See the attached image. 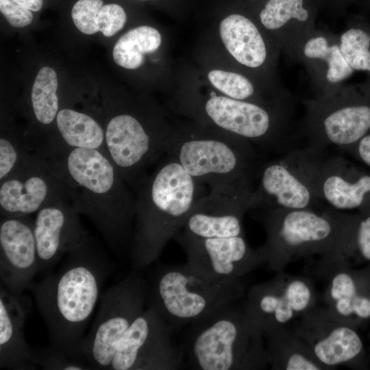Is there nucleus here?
I'll list each match as a JSON object with an SVG mask.
<instances>
[{"mask_svg": "<svg viewBox=\"0 0 370 370\" xmlns=\"http://www.w3.org/2000/svg\"><path fill=\"white\" fill-rule=\"evenodd\" d=\"M112 269L106 254L89 241L67 254L58 271L28 287L47 325L50 345L73 360L87 364L81 352L85 330Z\"/></svg>", "mask_w": 370, "mask_h": 370, "instance_id": "f257e3e1", "label": "nucleus"}, {"mask_svg": "<svg viewBox=\"0 0 370 370\" xmlns=\"http://www.w3.org/2000/svg\"><path fill=\"white\" fill-rule=\"evenodd\" d=\"M44 158L71 193L73 207L89 218L111 249H131L136 198L108 155L73 148Z\"/></svg>", "mask_w": 370, "mask_h": 370, "instance_id": "f03ea898", "label": "nucleus"}, {"mask_svg": "<svg viewBox=\"0 0 370 370\" xmlns=\"http://www.w3.org/2000/svg\"><path fill=\"white\" fill-rule=\"evenodd\" d=\"M136 193L130 254L132 269L139 271L158 259L206 193L204 185L169 154L161 158Z\"/></svg>", "mask_w": 370, "mask_h": 370, "instance_id": "7ed1b4c3", "label": "nucleus"}, {"mask_svg": "<svg viewBox=\"0 0 370 370\" xmlns=\"http://www.w3.org/2000/svg\"><path fill=\"white\" fill-rule=\"evenodd\" d=\"M166 154L175 157L198 183L248 202L261 160L247 141L223 131L171 132Z\"/></svg>", "mask_w": 370, "mask_h": 370, "instance_id": "20e7f679", "label": "nucleus"}, {"mask_svg": "<svg viewBox=\"0 0 370 370\" xmlns=\"http://www.w3.org/2000/svg\"><path fill=\"white\" fill-rule=\"evenodd\" d=\"M234 303L190 324L181 348L191 369L249 370L269 364L263 332Z\"/></svg>", "mask_w": 370, "mask_h": 370, "instance_id": "39448f33", "label": "nucleus"}, {"mask_svg": "<svg viewBox=\"0 0 370 370\" xmlns=\"http://www.w3.org/2000/svg\"><path fill=\"white\" fill-rule=\"evenodd\" d=\"M238 280H210L186 263L162 265L147 285L146 302L173 328L190 324L244 294Z\"/></svg>", "mask_w": 370, "mask_h": 370, "instance_id": "423d86ee", "label": "nucleus"}, {"mask_svg": "<svg viewBox=\"0 0 370 370\" xmlns=\"http://www.w3.org/2000/svg\"><path fill=\"white\" fill-rule=\"evenodd\" d=\"M318 209L262 210L267 239L258 249L272 269L298 258L336 252L345 215L328 208Z\"/></svg>", "mask_w": 370, "mask_h": 370, "instance_id": "0eeeda50", "label": "nucleus"}, {"mask_svg": "<svg viewBox=\"0 0 370 370\" xmlns=\"http://www.w3.org/2000/svg\"><path fill=\"white\" fill-rule=\"evenodd\" d=\"M206 119L217 130L251 144L260 153L288 152L295 136L293 100L258 103L217 96L204 106Z\"/></svg>", "mask_w": 370, "mask_h": 370, "instance_id": "6e6552de", "label": "nucleus"}, {"mask_svg": "<svg viewBox=\"0 0 370 370\" xmlns=\"http://www.w3.org/2000/svg\"><path fill=\"white\" fill-rule=\"evenodd\" d=\"M303 103L306 113L301 130L312 150L347 148L370 131V77L362 83L343 84L329 95Z\"/></svg>", "mask_w": 370, "mask_h": 370, "instance_id": "1a4fd4ad", "label": "nucleus"}, {"mask_svg": "<svg viewBox=\"0 0 370 370\" xmlns=\"http://www.w3.org/2000/svg\"><path fill=\"white\" fill-rule=\"evenodd\" d=\"M147 294L146 280L134 269L101 294L97 317L81 345L92 369H110L119 342L144 310Z\"/></svg>", "mask_w": 370, "mask_h": 370, "instance_id": "9d476101", "label": "nucleus"}, {"mask_svg": "<svg viewBox=\"0 0 370 370\" xmlns=\"http://www.w3.org/2000/svg\"><path fill=\"white\" fill-rule=\"evenodd\" d=\"M173 328L151 307L134 321L117 345L110 370H176L183 366Z\"/></svg>", "mask_w": 370, "mask_h": 370, "instance_id": "9b49d317", "label": "nucleus"}, {"mask_svg": "<svg viewBox=\"0 0 370 370\" xmlns=\"http://www.w3.org/2000/svg\"><path fill=\"white\" fill-rule=\"evenodd\" d=\"M71 199L66 186L47 160L35 151L0 182L1 217L29 216L56 201Z\"/></svg>", "mask_w": 370, "mask_h": 370, "instance_id": "f8f14e48", "label": "nucleus"}, {"mask_svg": "<svg viewBox=\"0 0 370 370\" xmlns=\"http://www.w3.org/2000/svg\"><path fill=\"white\" fill-rule=\"evenodd\" d=\"M320 202L310 185L300 150L262 161L258 171L253 208L315 209Z\"/></svg>", "mask_w": 370, "mask_h": 370, "instance_id": "ddd939ff", "label": "nucleus"}, {"mask_svg": "<svg viewBox=\"0 0 370 370\" xmlns=\"http://www.w3.org/2000/svg\"><path fill=\"white\" fill-rule=\"evenodd\" d=\"M173 238L185 251L186 264L210 280L241 279L264 262L259 249H252L244 235L201 238L179 232Z\"/></svg>", "mask_w": 370, "mask_h": 370, "instance_id": "4468645a", "label": "nucleus"}, {"mask_svg": "<svg viewBox=\"0 0 370 370\" xmlns=\"http://www.w3.org/2000/svg\"><path fill=\"white\" fill-rule=\"evenodd\" d=\"M314 299L308 280L279 274L249 290L245 309L265 336L284 329L292 319L308 312Z\"/></svg>", "mask_w": 370, "mask_h": 370, "instance_id": "2eb2a0df", "label": "nucleus"}, {"mask_svg": "<svg viewBox=\"0 0 370 370\" xmlns=\"http://www.w3.org/2000/svg\"><path fill=\"white\" fill-rule=\"evenodd\" d=\"M34 220L29 216L1 217L0 278L12 295L23 297L38 272Z\"/></svg>", "mask_w": 370, "mask_h": 370, "instance_id": "dca6fc26", "label": "nucleus"}, {"mask_svg": "<svg viewBox=\"0 0 370 370\" xmlns=\"http://www.w3.org/2000/svg\"><path fill=\"white\" fill-rule=\"evenodd\" d=\"M38 272L47 271L64 254L89 241L71 201L60 200L36 212L34 227Z\"/></svg>", "mask_w": 370, "mask_h": 370, "instance_id": "f3484780", "label": "nucleus"}, {"mask_svg": "<svg viewBox=\"0 0 370 370\" xmlns=\"http://www.w3.org/2000/svg\"><path fill=\"white\" fill-rule=\"evenodd\" d=\"M256 24L240 14H232L219 25L220 36L227 51L241 66L265 71L277 84L282 85L276 73L280 50Z\"/></svg>", "mask_w": 370, "mask_h": 370, "instance_id": "a211bd4d", "label": "nucleus"}, {"mask_svg": "<svg viewBox=\"0 0 370 370\" xmlns=\"http://www.w3.org/2000/svg\"><path fill=\"white\" fill-rule=\"evenodd\" d=\"M298 63L307 72L314 97L334 92L354 72L341 52L338 34L329 29L316 28L303 44Z\"/></svg>", "mask_w": 370, "mask_h": 370, "instance_id": "6ab92c4d", "label": "nucleus"}, {"mask_svg": "<svg viewBox=\"0 0 370 370\" xmlns=\"http://www.w3.org/2000/svg\"><path fill=\"white\" fill-rule=\"evenodd\" d=\"M325 312L324 321L321 315H312L309 311L305 313L307 319L297 334L323 369L352 361L363 348L354 330L329 311Z\"/></svg>", "mask_w": 370, "mask_h": 370, "instance_id": "aec40b11", "label": "nucleus"}, {"mask_svg": "<svg viewBox=\"0 0 370 370\" xmlns=\"http://www.w3.org/2000/svg\"><path fill=\"white\" fill-rule=\"evenodd\" d=\"M306 3L267 0L258 15L264 31L293 62H298L303 44L316 29L314 12Z\"/></svg>", "mask_w": 370, "mask_h": 370, "instance_id": "412c9836", "label": "nucleus"}, {"mask_svg": "<svg viewBox=\"0 0 370 370\" xmlns=\"http://www.w3.org/2000/svg\"><path fill=\"white\" fill-rule=\"evenodd\" d=\"M250 209L249 203L240 198L210 190L197 201L179 232L201 238L244 235L243 218Z\"/></svg>", "mask_w": 370, "mask_h": 370, "instance_id": "4be33fe9", "label": "nucleus"}, {"mask_svg": "<svg viewBox=\"0 0 370 370\" xmlns=\"http://www.w3.org/2000/svg\"><path fill=\"white\" fill-rule=\"evenodd\" d=\"M26 306L23 297L0 286V368L32 370L33 349L25 338Z\"/></svg>", "mask_w": 370, "mask_h": 370, "instance_id": "5701e85b", "label": "nucleus"}, {"mask_svg": "<svg viewBox=\"0 0 370 370\" xmlns=\"http://www.w3.org/2000/svg\"><path fill=\"white\" fill-rule=\"evenodd\" d=\"M56 134L35 151L43 158L73 148L97 149L107 153L103 127L89 114L71 108L59 110Z\"/></svg>", "mask_w": 370, "mask_h": 370, "instance_id": "b1692460", "label": "nucleus"}, {"mask_svg": "<svg viewBox=\"0 0 370 370\" xmlns=\"http://www.w3.org/2000/svg\"><path fill=\"white\" fill-rule=\"evenodd\" d=\"M329 256L334 262L330 267L325 292L329 312L343 321L352 317L370 318V298L359 292L356 280L340 267L338 259Z\"/></svg>", "mask_w": 370, "mask_h": 370, "instance_id": "393cba45", "label": "nucleus"}, {"mask_svg": "<svg viewBox=\"0 0 370 370\" xmlns=\"http://www.w3.org/2000/svg\"><path fill=\"white\" fill-rule=\"evenodd\" d=\"M162 38L158 30L139 26L123 34L116 42L112 56L115 63L127 69H136L144 61V56L156 51Z\"/></svg>", "mask_w": 370, "mask_h": 370, "instance_id": "a878e982", "label": "nucleus"}, {"mask_svg": "<svg viewBox=\"0 0 370 370\" xmlns=\"http://www.w3.org/2000/svg\"><path fill=\"white\" fill-rule=\"evenodd\" d=\"M341 52L351 68L370 77V23L362 17L350 20L338 34Z\"/></svg>", "mask_w": 370, "mask_h": 370, "instance_id": "bb28decb", "label": "nucleus"}, {"mask_svg": "<svg viewBox=\"0 0 370 370\" xmlns=\"http://www.w3.org/2000/svg\"><path fill=\"white\" fill-rule=\"evenodd\" d=\"M298 339L283 343L276 336H267L269 364L273 369L285 370H319L323 367L317 362L306 343Z\"/></svg>", "mask_w": 370, "mask_h": 370, "instance_id": "cd10ccee", "label": "nucleus"}, {"mask_svg": "<svg viewBox=\"0 0 370 370\" xmlns=\"http://www.w3.org/2000/svg\"><path fill=\"white\" fill-rule=\"evenodd\" d=\"M58 78L55 70L44 66L38 71L31 91V108L35 121L49 126L56 120L59 111L57 95Z\"/></svg>", "mask_w": 370, "mask_h": 370, "instance_id": "c85d7f7f", "label": "nucleus"}, {"mask_svg": "<svg viewBox=\"0 0 370 370\" xmlns=\"http://www.w3.org/2000/svg\"><path fill=\"white\" fill-rule=\"evenodd\" d=\"M208 78L217 89L228 97L258 103H262L258 99L255 84L251 78L245 75L222 70H212L208 73Z\"/></svg>", "mask_w": 370, "mask_h": 370, "instance_id": "c756f323", "label": "nucleus"}, {"mask_svg": "<svg viewBox=\"0 0 370 370\" xmlns=\"http://www.w3.org/2000/svg\"><path fill=\"white\" fill-rule=\"evenodd\" d=\"M32 363L47 370L92 369L88 364L69 358L51 345L33 350Z\"/></svg>", "mask_w": 370, "mask_h": 370, "instance_id": "7c9ffc66", "label": "nucleus"}, {"mask_svg": "<svg viewBox=\"0 0 370 370\" xmlns=\"http://www.w3.org/2000/svg\"><path fill=\"white\" fill-rule=\"evenodd\" d=\"M102 5V0H78L74 4L71 16L78 30L87 35L99 32L97 15Z\"/></svg>", "mask_w": 370, "mask_h": 370, "instance_id": "2f4dec72", "label": "nucleus"}, {"mask_svg": "<svg viewBox=\"0 0 370 370\" xmlns=\"http://www.w3.org/2000/svg\"><path fill=\"white\" fill-rule=\"evenodd\" d=\"M126 18L125 12L119 5H102L97 15L99 32L106 37L112 36L123 27Z\"/></svg>", "mask_w": 370, "mask_h": 370, "instance_id": "473e14b6", "label": "nucleus"}, {"mask_svg": "<svg viewBox=\"0 0 370 370\" xmlns=\"http://www.w3.org/2000/svg\"><path fill=\"white\" fill-rule=\"evenodd\" d=\"M350 241H354L355 247L362 257L370 261V214L359 221L354 231L347 226L345 217L339 245Z\"/></svg>", "mask_w": 370, "mask_h": 370, "instance_id": "72a5a7b5", "label": "nucleus"}, {"mask_svg": "<svg viewBox=\"0 0 370 370\" xmlns=\"http://www.w3.org/2000/svg\"><path fill=\"white\" fill-rule=\"evenodd\" d=\"M0 11L6 21L14 27H23L33 20L30 10L11 0H0Z\"/></svg>", "mask_w": 370, "mask_h": 370, "instance_id": "f704fd0d", "label": "nucleus"}, {"mask_svg": "<svg viewBox=\"0 0 370 370\" xmlns=\"http://www.w3.org/2000/svg\"><path fill=\"white\" fill-rule=\"evenodd\" d=\"M354 145H357L356 152L358 157L364 163L370 166V134H366Z\"/></svg>", "mask_w": 370, "mask_h": 370, "instance_id": "c9c22d12", "label": "nucleus"}, {"mask_svg": "<svg viewBox=\"0 0 370 370\" xmlns=\"http://www.w3.org/2000/svg\"><path fill=\"white\" fill-rule=\"evenodd\" d=\"M22 5L23 7L30 10L31 11L38 12L42 6V0H11Z\"/></svg>", "mask_w": 370, "mask_h": 370, "instance_id": "e433bc0d", "label": "nucleus"}, {"mask_svg": "<svg viewBox=\"0 0 370 370\" xmlns=\"http://www.w3.org/2000/svg\"><path fill=\"white\" fill-rule=\"evenodd\" d=\"M365 3L368 8H370V0H365Z\"/></svg>", "mask_w": 370, "mask_h": 370, "instance_id": "4c0bfd02", "label": "nucleus"}]
</instances>
